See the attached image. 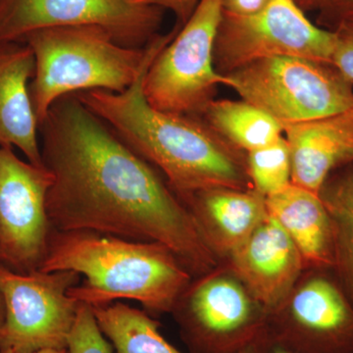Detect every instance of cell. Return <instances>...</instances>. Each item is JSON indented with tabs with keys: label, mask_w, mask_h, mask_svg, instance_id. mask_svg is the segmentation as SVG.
I'll list each match as a JSON object with an SVG mask.
<instances>
[{
	"label": "cell",
	"mask_w": 353,
	"mask_h": 353,
	"mask_svg": "<svg viewBox=\"0 0 353 353\" xmlns=\"http://www.w3.org/2000/svg\"><path fill=\"white\" fill-rule=\"evenodd\" d=\"M223 85L282 127L353 108V82L331 62L266 58L223 75Z\"/></svg>",
	"instance_id": "cell-5"
},
{
	"label": "cell",
	"mask_w": 353,
	"mask_h": 353,
	"mask_svg": "<svg viewBox=\"0 0 353 353\" xmlns=\"http://www.w3.org/2000/svg\"><path fill=\"white\" fill-rule=\"evenodd\" d=\"M39 132L43 164L52 175L46 211L53 231L154 241L190 270L214 265L187 205L78 95L55 101Z\"/></svg>",
	"instance_id": "cell-1"
},
{
	"label": "cell",
	"mask_w": 353,
	"mask_h": 353,
	"mask_svg": "<svg viewBox=\"0 0 353 353\" xmlns=\"http://www.w3.org/2000/svg\"><path fill=\"white\" fill-rule=\"evenodd\" d=\"M266 208L289 234L304 264L332 269L333 227L319 194L290 183L266 196Z\"/></svg>",
	"instance_id": "cell-17"
},
{
	"label": "cell",
	"mask_w": 353,
	"mask_h": 353,
	"mask_svg": "<svg viewBox=\"0 0 353 353\" xmlns=\"http://www.w3.org/2000/svg\"><path fill=\"white\" fill-rule=\"evenodd\" d=\"M261 353H294L287 350V348L281 347L278 343H273L269 341L268 339L265 338L262 341Z\"/></svg>",
	"instance_id": "cell-27"
},
{
	"label": "cell",
	"mask_w": 353,
	"mask_h": 353,
	"mask_svg": "<svg viewBox=\"0 0 353 353\" xmlns=\"http://www.w3.org/2000/svg\"><path fill=\"white\" fill-rule=\"evenodd\" d=\"M67 350L69 353H114L110 341L102 333L94 310L88 304H79Z\"/></svg>",
	"instance_id": "cell-22"
},
{
	"label": "cell",
	"mask_w": 353,
	"mask_h": 353,
	"mask_svg": "<svg viewBox=\"0 0 353 353\" xmlns=\"http://www.w3.org/2000/svg\"><path fill=\"white\" fill-rule=\"evenodd\" d=\"M334 32L313 24L296 0H269L259 12L236 15L223 11L214 46L221 75L272 57H299L331 62Z\"/></svg>",
	"instance_id": "cell-7"
},
{
	"label": "cell",
	"mask_w": 353,
	"mask_h": 353,
	"mask_svg": "<svg viewBox=\"0 0 353 353\" xmlns=\"http://www.w3.org/2000/svg\"><path fill=\"white\" fill-rule=\"evenodd\" d=\"M231 255L234 273L268 309L282 301L304 264L289 234L269 214Z\"/></svg>",
	"instance_id": "cell-13"
},
{
	"label": "cell",
	"mask_w": 353,
	"mask_h": 353,
	"mask_svg": "<svg viewBox=\"0 0 353 353\" xmlns=\"http://www.w3.org/2000/svg\"><path fill=\"white\" fill-rule=\"evenodd\" d=\"M283 130L297 187L319 194L332 173L353 163V108Z\"/></svg>",
	"instance_id": "cell-14"
},
{
	"label": "cell",
	"mask_w": 353,
	"mask_h": 353,
	"mask_svg": "<svg viewBox=\"0 0 353 353\" xmlns=\"http://www.w3.org/2000/svg\"><path fill=\"white\" fill-rule=\"evenodd\" d=\"M39 270L74 271L83 282L70 297L92 306L120 299L152 312L173 311L189 288L190 274L170 248L90 231H53Z\"/></svg>",
	"instance_id": "cell-3"
},
{
	"label": "cell",
	"mask_w": 353,
	"mask_h": 353,
	"mask_svg": "<svg viewBox=\"0 0 353 353\" xmlns=\"http://www.w3.org/2000/svg\"><path fill=\"white\" fill-rule=\"evenodd\" d=\"M269 0H223V11L236 15H252L259 12Z\"/></svg>",
	"instance_id": "cell-26"
},
{
	"label": "cell",
	"mask_w": 353,
	"mask_h": 353,
	"mask_svg": "<svg viewBox=\"0 0 353 353\" xmlns=\"http://www.w3.org/2000/svg\"><path fill=\"white\" fill-rule=\"evenodd\" d=\"M223 0H201L189 20L158 53L143 81L153 108L179 115L201 116L214 101L223 75L214 65V46Z\"/></svg>",
	"instance_id": "cell-6"
},
{
	"label": "cell",
	"mask_w": 353,
	"mask_h": 353,
	"mask_svg": "<svg viewBox=\"0 0 353 353\" xmlns=\"http://www.w3.org/2000/svg\"><path fill=\"white\" fill-rule=\"evenodd\" d=\"M271 341L294 353H353V305L338 281L316 276L301 285Z\"/></svg>",
	"instance_id": "cell-12"
},
{
	"label": "cell",
	"mask_w": 353,
	"mask_h": 353,
	"mask_svg": "<svg viewBox=\"0 0 353 353\" xmlns=\"http://www.w3.org/2000/svg\"><path fill=\"white\" fill-rule=\"evenodd\" d=\"M199 117L228 143L246 153L271 145L284 134L280 123L243 99H214Z\"/></svg>",
	"instance_id": "cell-18"
},
{
	"label": "cell",
	"mask_w": 353,
	"mask_h": 353,
	"mask_svg": "<svg viewBox=\"0 0 353 353\" xmlns=\"http://www.w3.org/2000/svg\"><path fill=\"white\" fill-rule=\"evenodd\" d=\"M132 3L143 4L158 7L162 10H169L176 16L178 27H182L194 11L201 0H129Z\"/></svg>",
	"instance_id": "cell-25"
},
{
	"label": "cell",
	"mask_w": 353,
	"mask_h": 353,
	"mask_svg": "<svg viewBox=\"0 0 353 353\" xmlns=\"http://www.w3.org/2000/svg\"><path fill=\"white\" fill-rule=\"evenodd\" d=\"M317 11V25L333 31L340 23L353 18V0H324Z\"/></svg>",
	"instance_id": "cell-24"
},
{
	"label": "cell",
	"mask_w": 353,
	"mask_h": 353,
	"mask_svg": "<svg viewBox=\"0 0 353 353\" xmlns=\"http://www.w3.org/2000/svg\"><path fill=\"white\" fill-rule=\"evenodd\" d=\"M162 13L129 0H0V43H21L39 30L90 26L123 46L145 48L159 34Z\"/></svg>",
	"instance_id": "cell-9"
},
{
	"label": "cell",
	"mask_w": 353,
	"mask_h": 353,
	"mask_svg": "<svg viewBox=\"0 0 353 353\" xmlns=\"http://www.w3.org/2000/svg\"><path fill=\"white\" fill-rule=\"evenodd\" d=\"M52 175L0 146V259L19 273L41 268L52 228L46 196Z\"/></svg>",
	"instance_id": "cell-10"
},
{
	"label": "cell",
	"mask_w": 353,
	"mask_h": 353,
	"mask_svg": "<svg viewBox=\"0 0 353 353\" xmlns=\"http://www.w3.org/2000/svg\"><path fill=\"white\" fill-rule=\"evenodd\" d=\"M150 64L124 92L97 90L77 95L132 152L163 174L185 205L205 190H245L250 176L243 152L199 116L164 112L148 103L143 81Z\"/></svg>",
	"instance_id": "cell-2"
},
{
	"label": "cell",
	"mask_w": 353,
	"mask_h": 353,
	"mask_svg": "<svg viewBox=\"0 0 353 353\" xmlns=\"http://www.w3.org/2000/svg\"><path fill=\"white\" fill-rule=\"evenodd\" d=\"M92 310L114 353H183L165 340L159 323L145 311L119 301Z\"/></svg>",
	"instance_id": "cell-20"
},
{
	"label": "cell",
	"mask_w": 353,
	"mask_h": 353,
	"mask_svg": "<svg viewBox=\"0 0 353 353\" xmlns=\"http://www.w3.org/2000/svg\"><path fill=\"white\" fill-rule=\"evenodd\" d=\"M4 320H6V306H4L3 299L0 294V330L3 326Z\"/></svg>",
	"instance_id": "cell-31"
},
{
	"label": "cell",
	"mask_w": 353,
	"mask_h": 353,
	"mask_svg": "<svg viewBox=\"0 0 353 353\" xmlns=\"http://www.w3.org/2000/svg\"><path fill=\"white\" fill-rule=\"evenodd\" d=\"M81 278L74 271L19 273L0 265V294L6 306L0 350L67 348L80 304L68 292Z\"/></svg>",
	"instance_id": "cell-8"
},
{
	"label": "cell",
	"mask_w": 353,
	"mask_h": 353,
	"mask_svg": "<svg viewBox=\"0 0 353 353\" xmlns=\"http://www.w3.org/2000/svg\"><path fill=\"white\" fill-rule=\"evenodd\" d=\"M183 296L179 322L192 353H239L265 334L261 317L233 279H204Z\"/></svg>",
	"instance_id": "cell-11"
},
{
	"label": "cell",
	"mask_w": 353,
	"mask_h": 353,
	"mask_svg": "<svg viewBox=\"0 0 353 353\" xmlns=\"http://www.w3.org/2000/svg\"><path fill=\"white\" fill-rule=\"evenodd\" d=\"M210 248L232 253L268 216L266 196L257 190L216 189L194 194L187 203Z\"/></svg>",
	"instance_id": "cell-16"
},
{
	"label": "cell",
	"mask_w": 353,
	"mask_h": 353,
	"mask_svg": "<svg viewBox=\"0 0 353 353\" xmlns=\"http://www.w3.org/2000/svg\"><path fill=\"white\" fill-rule=\"evenodd\" d=\"M332 32L334 36L332 63L353 82V18L340 23Z\"/></svg>",
	"instance_id": "cell-23"
},
{
	"label": "cell",
	"mask_w": 353,
	"mask_h": 353,
	"mask_svg": "<svg viewBox=\"0 0 353 353\" xmlns=\"http://www.w3.org/2000/svg\"><path fill=\"white\" fill-rule=\"evenodd\" d=\"M246 155L248 176L259 194L271 196L292 183L290 150L284 134L271 145Z\"/></svg>",
	"instance_id": "cell-21"
},
{
	"label": "cell",
	"mask_w": 353,
	"mask_h": 353,
	"mask_svg": "<svg viewBox=\"0 0 353 353\" xmlns=\"http://www.w3.org/2000/svg\"><path fill=\"white\" fill-rule=\"evenodd\" d=\"M0 353H15L9 352V350H0ZM29 353H69L67 348H62V350H53V348H48V350H37V352Z\"/></svg>",
	"instance_id": "cell-30"
},
{
	"label": "cell",
	"mask_w": 353,
	"mask_h": 353,
	"mask_svg": "<svg viewBox=\"0 0 353 353\" xmlns=\"http://www.w3.org/2000/svg\"><path fill=\"white\" fill-rule=\"evenodd\" d=\"M262 338L245 345L239 353H261Z\"/></svg>",
	"instance_id": "cell-29"
},
{
	"label": "cell",
	"mask_w": 353,
	"mask_h": 353,
	"mask_svg": "<svg viewBox=\"0 0 353 353\" xmlns=\"http://www.w3.org/2000/svg\"><path fill=\"white\" fill-rule=\"evenodd\" d=\"M319 196L333 227L332 269L353 305V163L332 173Z\"/></svg>",
	"instance_id": "cell-19"
},
{
	"label": "cell",
	"mask_w": 353,
	"mask_h": 353,
	"mask_svg": "<svg viewBox=\"0 0 353 353\" xmlns=\"http://www.w3.org/2000/svg\"><path fill=\"white\" fill-rule=\"evenodd\" d=\"M34 53L27 44L0 43V146L16 148L28 162L43 166L30 83Z\"/></svg>",
	"instance_id": "cell-15"
},
{
	"label": "cell",
	"mask_w": 353,
	"mask_h": 353,
	"mask_svg": "<svg viewBox=\"0 0 353 353\" xmlns=\"http://www.w3.org/2000/svg\"><path fill=\"white\" fill-rule=\"evenodd\" d=\"M323 1L324 0H296L299 6L305 12L306 11L317 10Z\"/></svg>",
	"instance_id": "cell-28"
},
{
	"label": "cell",
	"mask_w": 353,
	"mask_h": 353,
	"mask_svg": "<svg viewBox=\"0 0 353 353\" xmlns=\"http://www.w3.org/2000/svg\"><path fill=\"white\" fill-rule=\"evenodd\" d=\"M179 28L158 34L145 48L123 46L99 27L50 28L23 41L34 57L30 94L39 126L52 104L65 95L88 90L122 92L170 43Z\"/></svg>",
	"instance_id": "cell-4"
}]
</instances>
